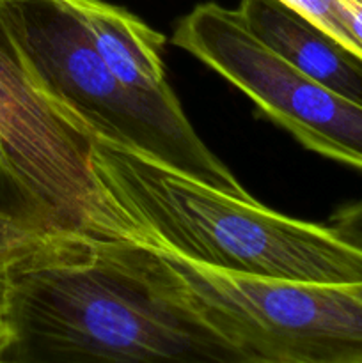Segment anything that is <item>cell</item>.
<instances>
[{
	"instance_id": "cell-1",
	"label": "cell",
	"mask_w": 362,
	"mask_h": 363,
	"mask_svg": "<svg viewBox=\"0 0 362 363\" xmlns=\"http://www.w3.org/2000/svg\"><path fill=\"white\" fill-rule=\"evenodd\" d=\"M7 363H263L216 332L138 240L50 233L0 293Z\"/></svg>"
},
{
	"instance_id": "cell-2",
	"label": "cell",
	"mask_w": 362,
	"mask_h": 363,
	"mask_svg": "<svg viewBox=\"0 0 362 363\" xmlns=\"http://www.w3.org/2000/svg\"><path fill=\"white\" fill-rule=\"evenodd\" d=\"M92 170L133 227L131 240L220 272L287 282H362V248L332 225L304 222L185 176L142 152L92 138Z\"/></svg>"
},
{
	"instance_id": "cell-3",
	"label": "cell",
	"mask_w": 362,
	"mask_h": 363,
	"mask_svg": "<svg viewBox=\"0 0 362 363\" xmlns=\"http://www.w3.org/2000/svg\"><path fill=\"white\" fill-rule=\"evenodd\" d=\"M0 43L31 84L80 119L94 138L142 152L226 194L252 197L187 116H169L116 80L71 0H0Z\"/></svg>"
},
{
	"instance_id": "cell-4",
	"label": "cell",
	"mask_w": 362,
	"mask_h": 363,
	"mask_svg": "<svg viewBox=\"0 0 362 363\" xmlns=\"http://www.w3.org/2000/svg\"><path fill=\"white\" fill-rule=\"evenodd\" d=\"M148 245L180 277L202 318L251 357L263 363H362V282L258 279Z\"/></svg>"
},
{
	"instance_id": "cell-5",
	"label": "cell",
	"mask_w": 362,
	"mask_h": 363,
	"mask_svg": "<svg viewBox=\"0 0 362 363\" xmlns=\"http://www.w3.org/2000/svg\"><path fill=\"white\" fill-rule=\"evenodd\" d=\"M92 135L43 96L0 43V183L50 233L131 238L91 163Z\"/></svg>"
},
{
	"instance_id": "cell-6",
	"label": "cell",
	"mask_w": 362,
	"mask_h": 363,
	"mask_svg": "<svg viewBox=\"0 0 362 363\" xmlns=\"http://www.w3.org/2000/svg\"><path fill=\"white\" fill-rule=\"evenodd\" d=\"M172 43L240 89L302 145L362 170V105L309 78L263 45L240 11L201 4L177 21Z\"/></svg>"
},
{
	"instance_id": "cell-7",
	"label": "cell",
	"mask_w": 362,
	"mask_h": 363,
	"mask_svg": "<svg viewBox=\"0 0 362 363\" xmlns=\"http://www.w3.org/2000/svg\"><path fill=\"white\" fill-rule=\"evenodd\" d=\"M71 2L84 18L96 52L116 80L162 112L183 117V106L165 78L162 59L165 35L124 7L105 0Z\"/></svg>"
},
{
	"instance_id": "cell-8",
	"label": "cell",
	"mask_w": 362,
	"mask_h": 363,
	"mask_svg": "<svg viewBox=\"0 0 362 363\" xmlns=\"http://www.w3.org/2000/svg\"><path fill=\"white\" fill-rule=\"evenodd\" d=\"M248 30L312 80L362 105V57L280 0H240Z\"/></svg>"
},
{
	"instance_id": "cell-9",
	"label": "cell",
	"mask_w": 362,
	"mask_h": 363,
	"mask_svg": "<svg viewBox=\"0 0 362 363\" xmlns=\"http://www.w3.org/2000/svg\"><path fill=\"white\" fill-rule=\"evenodd\" d=\"M46 234H50V230L38 225L21 211L0 206V293L11 268L23 259Z\"/></svg>"
},
{
	"instance_id": "cell-10",
	"label": "cell",
	"mask_w": 362,
	"mask_h": 363,
	"mask_svg": "<svg viewBox=\"0 0 362 363\" xmlns=\"http://www.w3.org/2000/svg\"><path fill=\"white\" fill-rule=\"evenodd\" d=\"M280 2L300 13L307 20H311L312 23L329 32L337 41L343 43L346 48L362 57V48L351 34L346 16H344L337 0H280Z\"/></svg>"
},
{
	"instance_id": "cell-11",
	"label": "cell",
	"mask_w": 362,
	"mask_h": 363,
	"mask_svg": "<svg viewBox=\"0 0 362 363\" xmlns=\"http://www.w3.org/2000/svg\"><path fill=\"white\" fill-rule=\"evenodd\" d=\"M330 225L343 238L362 248V201L350 202L330 216Z\"/></svg>"
},
{
	"instance_id": "cell-12",
	"label": "cell",
	"mask_w": 362,
	"mask_h": 363,
	"mask_svg": "<svg viewBox=\"0 0 362 363\" xmlns=\"http://www.w3.org/2000/svg\"><path fill=\"white\" fill-rule=\"evenodd\" d=\"M346 16L348 27L362 48V0H337Z\"/></svg>"
},
{
	"instance_id": "cell-13",
	"label": "cell",
	"mask_w": 362,
	"mask_h": 363,
	"mask_svg": "<svg viewBox=\"0 0 362 363\" xmlns=\"http://www.w3.org/2000/svg\"><path fill=\"white\" fill-rule=\"evenodd\" d=\"M11 342V330L7 326L6 319H4V312H2V303H0V354L6 351V347L9 346Z\"/></svg>"
},
{
	"instance_id": "cell-14",
	"label": "cell",
	"mask_w": 362,
	"mask_h": 363,
	"mask_svg": "<svg viewBox=\"0 0 362 363\" xmlns=\"http://www.w3.org/2000/svg\"><path fill=\"white\" fill-rule=\"evenodd\" d=\"M0 363H7V362H4V360H0Z\"/></svg>"
}]
</instances>
